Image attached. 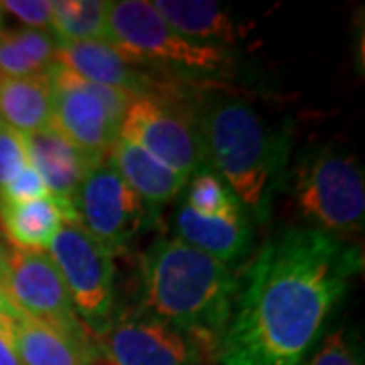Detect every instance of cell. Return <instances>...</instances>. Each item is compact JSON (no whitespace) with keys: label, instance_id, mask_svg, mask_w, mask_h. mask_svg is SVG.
I'll list each match as a JSON object with an SVG mask.
<instances>
[{"label":"cell","instance_id":"3","mask_svg":"<svg viewBox=\"0 0 365 365\" xmlns=\"http://www.w3.org/2000/svg\"><path fill=\"white\" fill-rule=\"evenodd\" d=\"M195 118L209 167L222 175L242 207L266 222L287 165V134L274 130L250 102L223 93L205 96Z\"/></svg>","mask_w":365,"mask_h":365},{"label":"cell","instance_id":"25","mask_svg":"<svg viewBox=\"0 0 365 365\" xmlns=\"http://www.w3.org/2000/svg\"><path fill=\"white\" fill-rule=\"evenodd\" d=\"M47 195H51L47 191V185L31 165H26L14 179H11L0 189V201H6V203H23V201H33V199Z\"/></svg>","mask_w":365,"mask_h":365},{"label":"cell","instance_id":"27","mask_svg":"<svg viewBox=\"0 0 365 365\" xmlns=\"http://www.w3.org/2000/svg\"><path fill=\"white\" fill-rule=\"evenodd\" d=\"M0 365H23L19 351L14 347L9 304L4 299L0 302Z\"/></svg>","mask_w":365,"mask_h":365},{"label":"cell","instance_id":"1","mask_svg":"<svg viewBox=\"0 0 365 365\" xmlns=\"http://www.w3.org/2000/svg\"><path fill=\"white\" fill-rule=\"evenodd\" d=\"M361 268V250L319 230L276 235L240 278L217 364L302 365Z\"/></svg>","mask_w":365,"mask_h":365},{"label":"cell","instance_id":"11","mask_svg":"<svg viewBox=\"0 0 365 365\" xmlns=\"http://www.w3.org/2000/svg\"><path fill=\"white\" fill-rule=\"evenodd\" d=\"M0 294L26 317L45 321L73 335H90L76 314L63 276L47 250H9Z\"/></svg>","mask_w":365,"mask_h":365},{"label":"cell","instance_id":"2","mask_svg":"<svg viewBox=\"0 0 365 365\" xmlns=\"http://www.w3.org/2000/svg\"><path fill=\"white\" fill-rule=\"evenodd\" d=\"M138 272V311L220 345L240 284L230 266L179 237H158Z\"/></svg>","mask_w":365,"mask_h":365},{"label":"cell","instance_id":"28","mask_svg":"<svg viewBox=\"0 0 365 365\" xmlns=\"http://www.w3.org/2000/svg\"><path fill=\"white\" fill-rule=\"evenodd\" d=\"M6 262H9V250L4 248V244L0 242V280H2L4 270H6Z\"/></svg>","mask_w":365,"mask_h":365},{"label":"cell","instance_id":"7","mask_svg":"<svg viewBox=\"0 0 365 365\" xmlns=\"http://www.w3.org/2000/svg\"><path fill=\"white\" fill-rule=\"evenodd\" d=\"M118 136H124L169 169L191 179L209 167L203 138L197 126L195 106L179 102L175 91L134 96L122 118Z\"/></svg>","mask_w":365,"mask_h":365},{"label":"cell","instance_id":"22","mask_svg":"<svg viewBox=\"0 0 365 365\" xmlns=\"http://www.w3.org/2000/svg\"><path fill=\"white\" fill-rule=\"evenodd\" d=\"M185 205L199 215L217 217L242 213V205L230 191V187L213 173L211 167H203L191 175Z\"/></svg>","mask_w":365,"mask_h":365},{"label":"cell","instance_id":"31","mask_svg":"<svg viewBox=\"0 0 365 365\" xmlns=\"http://www.w3.org/2000/svg\"><path fill=\"white\" fill-rule=\"evenodd\" d=\"M0 302H2V294H0Z\"/></svg>","mask_w":365,"mask_h":365},{"label":"cell","instance_id":"12","mask_svg":"<svg viewBox=\"0 0 365 365\" xmlns=\"http://www.w3.org/2000/svg\"><path fill=\"white\" fill-rule=\"evenodd\" d=\"M55 63L86 81L124 90L132 96L170 91L165 90V86H160L148 71L134 66L116 45L106 41H57Z\"/></svg>","mask_w":365,"mask_h":365},{"label":"cell","instance_id":"24","mask_svg":"<svg viewBox=\"0 0 365 365\" xmlns=\"http://www.w3.org/2000/svg\"><path fill=\"white\" fill-rule=\"evenodd\" d=\"M29 165L25 136L0 122V189Z\"/></svg>","mask_w":365,"mask_h":365},{"label":"cell","instance_id":"30","mask_svg":"<svg viewBox=\"0 0 365 365\" xmlns=\"http://www.w3.org/2000/svg\"><path fill=\"white\" fill-rule=\"evenodd\" d=\"M2 79H4V76H2V73H0V81H2Z\"/></svg>","mask_w":365,"mask_h":365},{"label":"cell","instance_id":"21","mask_svg":"<svg viewBox=\"0 0 365 365\" xmlns=\"http://www.w3.org/2000/svg\"><path fill=\"white\" fill-rule=\"evenodd\" d=\"M106 0H51L53 37L66 43L110 41Z\"/></svg>","mask_w":365,"mask_h":365},{"label":"cell","instance_id":"5","mask_svg":"<svg viewBox=\"0 0 365 365\" xmlns=\"http://www.w3.org/2000/svg\"><path fill=\"white\" fill-rule=\"evenodd\" d=\"M292 197L309 227L353 244L364 232L365 182L355 155L333 144L313 150L294 169Z\"/></svg>","mask_w":365,"mask_h":365},{"label":"cell","instance_id":"8","mask_svg":"<svg viewBox=\"0 0 365 365\" xmlns=\"http://www.w3.org/2000/svg\"><path fill=\"white\" fill-rule=\"evenodd\" d=\"M47 252L63 276L79 321L90 335L100 339L112 325L114 311L112 252L93 240L79 222L66 223Z\"/></svg>","mask_w":365,"mask_h":365},{"label":"cell","instance_id":"15","mask_svg":"<svg viewBox=\"0 0 365 365\" xmlns=\"http://www.w3.org/2000/svg\"><path fill=\"white\" fill-rule=\"evenodd\" d=\"M25 146L29 165L39 173L47 191L57 199L71 201L83 175L96 165L55 126L26 134Z\"/></svg>","mask_w":365,"mask_h":365},{"label":"cell","instance_id":"16","mask_svg":"<svg viewBox=\"0 0 365 365\" xmlns=\"http://www.w3.org/2000/svg\"><path fill=\"white\" fill-rule=\"evenodd\" d=\"M78 222L71 201L47 195L23 203L0 201V230L14 250H47L66 223Z\"/></svg>","mask_w":365,"mask_h":365},{"label":"cell","instance_id":"18","mask_svg":"<svg viewBox=\"0 0 365 365\" xmlns=\"http://www.w3.org/2000/svg\"><path fill=\"white\" fill-rule=\"evenodd\" d=\"M157 11L179 35L207 45H234L244 35L227 9L209 0H155Z\"/></svg>","mask_w":365,"mask_h":365},{"label":"cell","instance_id":"10","mask_svg":"<svg viewBox=\"0 0 365 365\" xmlns=\"http://www.w3.org/2000/svg\"><path fill=\"white\" fill-rule=\"evenodd\" d=\"M110 365H220L217 345L148 317L126 311L98 339Z\"/></svg>","mask_w":365,"mask_h":365},{"label":"cell","instance_id":"23","mask_svg":"<svg viewBox=\"0 0 365 365\" xmlns=\"http://www.w3.org/2000/svg\"><path fill=\"white\" fill-rule=\"evenodd\" d=\"M302 365H364L357 335L347 327L331 331Z\"/></svg>","mask_w":365,"mask_h":365},{"label":"cell","instance_id":"17","mask_svg":"<svg viewBox=\"0 0 365 365\" xmlns=\"http://www.w3.org/2000/svg\"><path fill=\"white\" fill-rule=\"evenodd\" d=\"M108 158L132 191L155 209L173 201L189 182V177L169 169L124 136H118Z\"/></svg>","mask_w":365,"mask_h":365},{"label":"cell","instance_id":"9","mask_svg":"<svg viewBox=\"0 0 365 365\" xmlns=\"http://www.w3.org/2000/svg\"><path fill=\"white\" fill-rule=\"evenodd\" d=\"M71 203L79 225L110 252L126 248L146 232L158 211L132 191L110 158L91 165Z\"/></svg>","mask_w":365,"mask_h":365},{"label":"cell","instance_id":"14","mask_svg":"<svg viewBox=\"0 0 365 365\" xmlns=\"http://www.w3.org/2000/svg\"><path fill=\"white\" fill-rule=\"evenodd\" d=\"M173 225L175 237L213 256L230 268L248 254L254 240L252 223L244 215V211L235 215L207 217L199 215L182 203L175 211Z\"/></svg>","mask_w":365,"mask_h":365},{"label":"cell","instance_id":"19","mask_svg":"<svg viewBox=\"0 0 365 365\" xmlns=\"http://www.w3.org/2000/svg\"><path fill=\"white\" fill-rule=\"evenodd\" d=\"M53 120V83L49 73L0 81V122L19 134H33Z\"/></svg>","mask_w":365,"mask_h":365},{"label":"cell","instance_id":"6","mask_svg":"<svg viewBox=\"0 0 365 365\" xmlns=\"http://www.w3.org/2000/svg\"><path fill=\"white\" fill-rule=\"evenodd\" d=\"M47 73L53 83L51 126L93 163L108 158L134 96L86 81L57 63Z\"/></svg>","mask_w":365,"mask_h":365},{"label":"cell","instance_id":"13","mask_svg":"<svg viewBox=\"0 0 365 365\" xmlns=\"http://www.w3.org/2000/svg\"><path fill=\"white\" fill-rule=\"evenodd\" d=\"M9 304V302H6ZM14 347L23 365H93L100 349L90 335H73L26 317L9 304Z\"/></svg>","mask_w":365,"mask_h":365},{"label":"cell","instance_id":"4","mask_svg":"<svg viewBox=\"0 0 365 365\" xmlns=\"http://www.w3.org/2000/svg\"><path fill=\"white\" fill-rule=\"evenodd\" d=\"M110 41L144 71L177 78H230L234 57L227 47L197 43L179 35L146 0H116L108 4Z\"/></svg>","mask_w":365,"mask_h":365},{"label":"cell","instance_id":"20","mask_svg":"<svg viewBox=\"0 0 365 365\" xmlns=\"http://www.w3.org/2000/svg\"><path fill=\"white\" fill-rule=\"evenodd\" d=\"M57 39L49 31L0 29V73L29 78L45 73L55 63Z\"/></svg>","mask_w":365,"mask_h":365},{"label":"cell","instance_id":"26","mask_svg":"<svg viewBox=\"0 0 365 365\" xmlns=\"http://www.w3.org/2000/svg\"><path fill=\"white\" fill-rule=\"evenodd\" d=\"M2 13H11L25 29H51V0H2Z\"/></svg>","mask_w":365,"mask_h":365},{"label":"cell","instance_id":"29","mask_svg":"<svg viewBox=\"0 0 365 365\" xmlns=\"http://www.w3.org/2000/svg\"><path fill=\"white\" fill-rule=\"evenodd\" d=\"M93 365H110L108 361H106V357L102 355V353H98V357H96V361H93Z\"/></svg>","mask_w":365,"mask_h":365}]
</instances>
